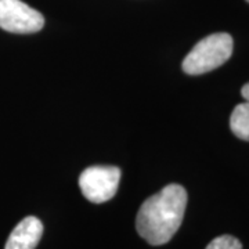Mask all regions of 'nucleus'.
Segmentation results:
<instances>
[{
    "mask_svg": "<svg viewBox=\"0 0 249 249\" xmlns=\"http://www.w3.org/2000/svg\"><path fill=\"white\" fill-rule=\"evenodd\" d=\"M187 206V191L180 184L163 187L145 199L136 217V230L151 245L169 242L181 226Z\"/></svg>",
    "mask_w": 249,
    "mask_h": 249,
    "instance_id": "obj_1",
    "label": "nucleus"
},
{
    "mask_svg": "<svg viewBox=\"0 0 249 249\" xmlns=\"http://www.w3.org/2000/svg\"><path fill=\"white\" fill-rule=\"evenodd\" d=\"M234 42L229 34L219 32L199 40L183 60V71L188 75H202L222 67L231 57Z\"/></svg>",
    "mask_w": 249,
    "mask_h": 249,
    "instance_id": "obj_2",
    "label": "nucleus"
},
{
    "mask_svg": "<svg viewBox=\"0 0 249 249\" xmlns=\"http://www.w3.org/2000/svg\"><path fill=\"white\" fill-rule=\"evenodd\" d=\"M121 180V169L116 166H90L79 176L82 194L93 204L112 199Z\"/></svg>",
    "mask_w": 249,
    "mask_h": 249,
    "instance_id": "obj_3",
    "label": "nucleus"
},
{
    "mask_svg": "<svg viewBox=\"0 0 249 249\" xmlns=\"http://www.w3.org/2000/svg\"><path fill=\"white\" fill-rule=\"evenodd\" d=\"M45 25L37 10L21 0H0V28L11 34H35Z\"/></svg>",
    "mask_w": 249,
    "mask_h": 249,
    "instance_id": "obj_4",
    "label": "nucleus"
},
{
    "mask_svg": "<svg viewBox=\"0 0 249 249\" xmlns=\"http://www.w3.org/2000/svg\"><path fill=\"white\" fill-rule=\"evenodd\" d=\"M42 222L35 216H28L11 231L4 249H35L42 238Z\"/></svg>",
    "mask_w": 249,
    "mask_h": 249,
    "instance_id": "obj_5",
    "label": "nucleus"
},
{
    "mask_svg": "<svg viewBox=\"0 0 249 249\" xmlns=\"http://www.w3.org/2000/svg\"><path fill=\"white\" fill-rule=\"evenodd\" d=\"M230 127L235 137L249 142V101L234 108L230 118Z\"/></svg>",
    "mask_w": 249,
    "mask_h": 249,
    "instance_id": "obj_6",
    "label": "nucleus"
},
{
    "mask_svg": "<svg viewBox=\"0 0 249 249\" xmlns=\"http://www.w3.org/2000/svg\"><path fill=\"white\" fill-rule=\"evenodd\" d=\"M206 249H242V244L232 235H220L211 241Z\"/></svg>",
    "mask_w": 249,
    "mask_h": 249,
    "instance_id": "obj_7",
    "label": "nucleus"
},
{
    "mask_svg": "<svg viewBox=\"0 0 249 249\" xmlns=\"http://www.w3.org/2000/svg\"><path fill=\"white\" fill-rule=\"evenodd\" d=\"M241 94H242V97L245 98L247 101H249V83L244 85V88L241 90Z\"/></svg>",
    "mask_w": 249,
    "mask_h": 249,
    "instance_id": "obj_8",
    "label": "nucleus"
},
{
    "mask_svg": "<svg viewBox=\"0 0 249 249\" xmlns=\"http://www.w3.org/2000/svg\"><path fill=\"white\" fill-rule=\"evenodd\" d=\"M247 1H248V3H249V0H247Z\"/></svg>",
    "mask_w": 249,
    "mask_h": 249,
    "instance_id": "obj_9",
    "label": "nucleus"
}]
</instances>
